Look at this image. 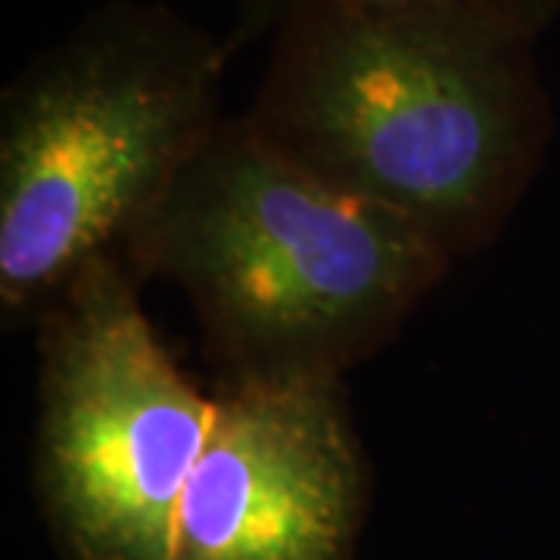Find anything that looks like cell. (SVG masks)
Masks as SVG:
<instances>
[{"label": "cell", "instance_id": "cell-1", "mask_svg": "<svg viewBox=\"0 0 560 560\" xmlns=\"http://www.w3.org/2000/svg\"><path fill=\"white\" fill-rule=\"evenodd\" d=\"M243 119L452 265L499 241L555 131L533 40L455 13L342 7L296 10L271 32Z\"/></svg>", "mask_w": 560, "mask_h": 560}, {"label": "cell", "instance_id": "cell-2", "mask_svg": "<svg viewBox=\"0 0 560 560\" xmlns=\"http://www.w3.org/2000/svg\"><path fill=\"white\" fill-rule=\"evenodd\" d=\"M135 271L187 296L219 383L342 381L399 337L452 261L224 116L143 234Z\"/></svg>", "mask_w": 560, "mask_h": 560}, {"label": "cell", "instance_id": "cell-3", "mask_svg": "<svg viewBox=\"0 0 560 560\" xmlns=\"http://www.w3.org/2000/svg\"><path fill=\"white\" fill-rule=\"evenodd\" d=\"M231 44L162 3L113 0L0 97V315L20 327L143 234L212 138Z\"/></svg>", "mask_w": 560, "mask_h": 560}, {"label": "cell", "instance_id": "cell-4", "mask_svg": "<svg viewBox=\"0 0 560 560\" xmlns=\"http://www.w3.org/2000/svg\"><path fill=\"white\" fill-rule=\"evenodd\" d=\"M140 275L94 261L38 315L35 482L72 560H175L212 396L140 305Z\"/></svg>", "mask_w": 560, "mask_h": 560}, {"label": "cell", "instance_id": "cell-5", "mask_svg": "<svg viewBox=\"0 0 560 560\" xmlns=\"http://www.w3.org/2000/svg\"><path fill=\"white\" fill-rule=\"evenodd\" d=\"M368 482L342 381L215 383L175 560H352Z\"/></svg>", "mask_w": 560, "mask_h": 560}, {"label": "cell", "instance_id": "cell-6", "mask_svg": "<svg viewBox=\"0 0 560 560\" xmlns=\"http://www.w3.org/2000/svg\"><path fill=\"white\" fill-rule=\"evenodd\" d=\"M241 38L271 35L280 22L308 7L342 10H386V13H455L489 22L511 35L539 40V35L560 16V0H237Z\"/></svg>", "mask_w": 560, "mask_h": 560}]
</instances>
